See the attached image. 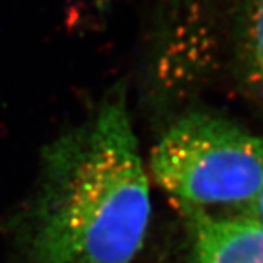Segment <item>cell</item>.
I'll return each instance as SVG.
<instances>
[{
  "mask_svg": "<svg viewBox=\"0 0 263 263\" xmlns=\"http://www.w3.org/2000/svg\"><path fill=\"white\" fill-rule=\"evenodd\" d=\"M151 189L124 86L48 148L27 245L34 263H130L151 221Z\"/></svg>",
  "mask_w": 263,
  "mask_h": 263,
  "instance_id": "cell-1",
  "label": "cell"
},
{
  "mask_svg": "<svg viewBox=\"0 0 263 263\" xmlns=\"http://www.w3.org/2000/svg\"><path fill=\"white\" fill-rule=\"evenodd\" d=\"M151 171L183 211H246L263 190V136L216 114L190 111L162 133Z\"/></svg>",
  "mask_w": 263,
  "mask_h": 263,
  "instance_id": "cell-2",
  "label": "cell"
},
{
  "mask_svg": "<svg viewBox=\"0 0 263 263\" xmlns=\"http://www.w3.org/2000/svg\"><path fill=\"white\" fill-rule=\"evenodd\" d=\"M215 29L209 0H148L139 67L145 89L158 101L179 98L209 73Z\"/></svg>",
  "mask_w": 263,
  "mask_h": 263,
  "instance_id": "cell-3",
  "label": "cell"
},
{
  "mask_svg": "<svg viewBox=\"0 0 263 263\" xmlns=\"http://www.w3.org/2000/svg\"><path fill=\"white\" fill-rule=\"evenodd\" d=\"M197 263H263V228L243 216L183 211Z\"/></svg>",
  "mask_w": 263,
  "mask_h": 263,
  "instance_id": "cell-4",
  "label": "cell"
},
{
  "mask_svg": "<svg viewBox=\"0 0 263 263\" xmlns=\"http://www.w3.org/2000/svg\"><path fill=\"white\" fill-rule=\"evenodd\" d=\"M231 22L237 69L263 101V0H234Z\"/></svg>",
  "mask_w": 263,
  "mask_h": 263,
  "instance_id": "cell-5",
  "label": "cell"
},
{
  "mask_svg": "<svg viewBox=\"0 0 263 263\" xmlns=\"http://www.w3.org/2000/svg\"><path fill=\"white\" fill-rule=\"evenodd\" d=\"M241 216L263 228V190L259 193V196L254 199L253 203L246 209L245 215Z\"/></svg>",
  "mask_w": 263,
  "mask_h": 263,
  "instance_id": "cell-6",
  "label": "cell"
}]
</instances>
